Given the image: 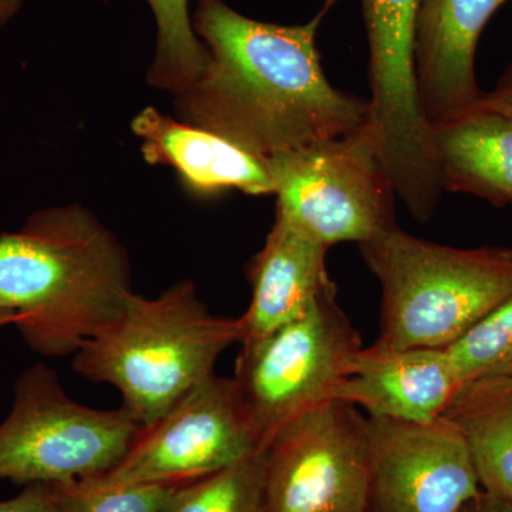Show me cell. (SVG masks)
<instances>
[{
	"instance_id": "52a82bcc",
	"label": "cell",
	"mask_w": 512,
	"mask_h": 512,
	"mask_svg": "<svg viewBox=\"0 0 512 512\" xmlns=\"http://www.w3.org/2000/svg\"><path fill=\"white\" fill-rule=\"evenodd\" d=\"M362 348L336 293L271 335L241 345L232 379L264 450L286 424L335 400Z\"/></svg>"
},
{
	"instance_id": "2e32d148",
	"label": "cell",
	"mask_w": 512,
	"mask_h": 512,
	"mask_svg": "<svg viewBox=\"0 0 512 512\" xmlns=\"http://www.w3.org/2000/svg\"><path fill=\"white\" fill-rule=\"evenodd\" d=\"M434 150L443 191L512 205V119L466 113L434 128Z\"/></svg>"
},
{
	"instance_id": "7a4b0ae2",
	"label": "cell",
	"mask_w": 512,
	"mask_h": 512,
	"mask_svg": "<svg viewBox=\"0 0 512 512\" xmlns=\"http://www.w3.org/2000/svg\"><path fill=\"white\" fill-rule=\"evenodd\" d=\"M131 293L126 249L80 205L36 212L0 234V308L39 355H74Z\"/></svg>"
},
{
	"instance_id": "ba28073f",
	"label": "cell",
	"mask_w": 512,
	"mask_h": 512,
	"mask_svg": "<svg viewBox=\"0 0 512 512\" xmlns=\"http://www.w3.org/2000/svg\"><path fill=\"white\" fill-rule=\"evenodd\" d=\"M336 0H326L332 8ZM420 0H362L369 40L370 123L396 195L407 210L440 200L434 134L417 89L414 40Z\"/></svg>"
},
{
	"instance_id": "cb8c5ba5",
	"label": "cell",
	"mask_w": 512,
	"mask_h": 512,
	"mask_svg": "<svg viewBox=\"0 0 512 512\" xmlns=\"http://www.w3.org/2000/svg\"><path fill=\"white\" fill-rule=\"evenodd\" d=\"M460 512H512V503L483 491L473 501L464 505Z\"/></svg>"
},
{
	"instance_id": "ffe728a7",
	"label": "cell",
	"mask_w": 512,
	"mask_h": 512,
	"mask_svg": "<svg viewBox=\"0 0 512 512\" xmlns=\"http://www.w3.org/2000/svg\"><path fill=\"white\" fill-rule=\"evenodd\" d=\"M47 485L53 512H161L181 484H120L100 476Z\"/></svg>"
},
{
	"instance_id": "5bb4252c",
	"label": "cell",
	"mask_w": 512,
	"mask_h": 512,
	"mask_svg": "<svg viewBox=\"0 0 512 512\" xmlns=\"http://www.w3.org/2000/svg\"><path fill=\"white\" fill-rule=\"evenodd\" d=\"M328 248L276 217L249 268L251 302L239 316V345L255 342L302 318L336 288L326 268Z\"/></svg>"
},
{
	"instance_id": "d6986e66",
	"label": "cell",
	"mask_w": 512,
	"mask_h": 512,
	"mask_svg": "<svg viewBox=\"0 0 512 512\" xmlns=\"http://www.w3.org/2000/svg\"><path fill=\"white\" fill-rule=\"evenodd\" d=\"M265 450L178 485L161 512H262Z\"/></svg>"
},
{
	"instance_id": "484cf974",
	"label": "cell",
	"mask_w": 512,
	"mask_h": 512,
	"mask_svg": "<svg viewBox=\"0 0 512 512\" xmlns=\"http://www.w3.org/2000/svg\"><path fill=\"white\" fill-rule=\"evenodd\" d=\"M8 325H13V315L9 311L0 308V329Z\"/></svg>"
},
{
	"instance_id": "277c9868",
	"label": "cell",
	"mask_w": 512,
	"mask_h": 512,
	"mask_svg": "<svg viewBox=\"0 0 512 512\" xmlns=\"http://www.w3.org/2000/svg\"><path fill=\"white\" fill-rule=\"evenodd\" d=\"M382 285V350L447 349L512 295V248H454L393 227L359 244Z\"/></svg>"
},
{
	"instance_id": "8fae6325",
	"label": "cell",
	"mask_w": 512,
	"mask_h": 512,
	"mask_svg": "<svg viewBox=\"0 0 512 512\" xmlns=\"http://www.w3.org/2000/svg\"><path fill=\"white\" fill-rule=\"evenodd\" d=\"M367 512H460L483 493L470 448L446 417L419 423L367 417Z\"/></svg>"
},
{
	"instance_id": "7c38bea8",
	"label": "cell",
	"mask_w": 512,
	"mask_h": 512,
	"mask_svg": "<svg viewBox=\"0 0 512 512\" xmlns=\"http://www.w3.org/2000/svg\"><path fill=\"white\" fill-rule=\"evenodd\" d=\"M508 0H420L414 63L421 110L431 130L456 119L483 90L476 76L481 33Z\"/></svg>"
},
{
	"instance_id": "8992f818",
	"label": "cell",
	"mask_w": 512,
	"mask_h": 512,
	"mask_svg": "<svg viewBox=\"0 0 512 512\" xmlns=\"http://www.w3.org/2000/svg\"><path fill=\"white\" fill-rule=\"evenodd\" d=\"M276 217L323 247L362 242L396 227L392 178L372 123L266 158Z\"/></svg>"
},
{
	"instance_id": "9c48e42d",
	"label": "cell",
	"mask_w": 512,
	"mask_h": 512,
	"mask_svg": "<svg viewBox=\"0 0 512 512\" xmlns=\"http://www.w3.org/2000/svg\"><path fill=\"white\" fill-rule=\"evenodd\" d=\"M367 417L330 400L286 424L265 448L262 512H367Z\"/></svg>"
},
{
	"instance_id": "9a60e30c",
	"label": "cell",
	"mask_w": 512,
	"mask_h": 512,
	"mask_svg": "<svg viewBox=\"0 0 512 512\" xmlns=\"http://www.w3.org/2000/svg\"><path fill=\"white\" fill-rule=\"evenodd\" d=\"M147 163L174 168L185 187L201 197L241 191L275 194L268 160L205 128L147 107L131 123Z\"/></svg>"
},
{
	"instance_id": "ac0fdd59",
	"label": "cell",
	"mask_w": 512,
	"mask_h": 512,
	"mask_svg": "<svg viewBox=\"0 0 512 512\" xmlns=\"http://www.w3.org/2000/svg\"><path fill=\"white\" fill-rule=\"evenodd\" d=\"M157 25L156 55L147 82L158 90L185 92L200 79L210 53L195 33L188 0H147Z\"/></svg>"
},
{
	"instance_id": "5b68a950",
	"label": "cell",
	"mask_w": 512,
	"mask_h": 512,
	"mask_svg": "<svg viewBox=\"0 0 512 512\" xmlns=\"http://www.w3.org/2000/svg\"><path fill=\"white\" fill-rule=\"evenodd\" d=\"M140 427L124 407L74 402L55 370L37 363L16 380L12 410L0 423V480L26 487L104 476Z\"/></svg>"
},
{
	"instance_id": "603a6c76",
	"label": "cell",
	"mask_w": 512,
	"mask_h": 512,
	"mask_svg": "<svg viewBox=\"0 0 512 512\" xmlns=\"http://www.w3.org/2000/svg\"><path fill=\"white\" fill-rule=\"evenodd\" d=\"M0 512H53L49 485H26L16 497L0 500Z\"/></svg>"
},
{
	"instance_id": "44dd1931",
	"label": "cell",
	"mask_w": 512,
	"mask_h": 512,
	"mask_svg": "<svg viewBox=\"0 0 512 512\" xmlns=\"http://www.w3.org/2000/svg\"><path fill=\"white\" fill-rule=\"evenodd\" d=\"M444 350L461 384L512 377V295Z\"/></svg>"
},
{
	"instance_id": "e0dca14e",
	"label": "cell",
	"mask_w": 512,
	"mask_h": 512,
	"mask_svg": "<svg viewBox=\"0 0 512 512\" xmlns=\"http://www.w3.org/2000/svg\"><path fill=\"white\" fill-rule=\"evenodd\" d=\"M443 416L463 434L483 491L512 503V377L461 384Z\"/></svg>"
},
{
	"instance_id": "4fadbf2b",
	"label": "cell",
	"mask_w": 512,
	"mask_h": 512,
	"mask_svg": "<svg viewBox=\"0 0 512 512\" xmlns=\"http://www.w3.org/2000/svg\"><path fill=\"white\" fill-rule=\"evenodd\" d=\"M461 386L444 349L382 350L353 357L335 400L365 410L370 419H440Z\"/></svg>"
},
{
	"instance_id": "6da1fadb",
	"label": "cell",
	"mask_w": 512,
	"mask_h": 512,
	"mask_svg": "<svg viewBox=\"0 0 512 512\" xmlns=\"http://www.w3.org/2000/svg\"><path fill=\"white\" fill-rule=\"evenodd\" d=\"M328 10L285 26L248 18L224 0H198L194 29L210 62L175 94L180 120L265 158L365 126L369 100L335 89L320 63L316 36Z\"/></svg>"
},
{
	"instance_id": "3957f363",
	"label": "cell",
	"mask_w": 512,
	"mask_h": 512,
	"mask_svg": "<svg viewBox=\"0 0 512 512\" xmlns=\"http://www.w3.org/2000/svg\"><path fill=\"white\" fill-rule=\"evenodd\" d=\"M241 340L238 318L212 315L190 281L157 298L131 293L111 322L73 355L77 375L116 387L123 406L148 426L214 376L222 353Z\"/></svg>"
},
{
	"instance_id": "d4e9b609",
	"label": "cell",
	"mask_w": 512,
	"mask_h": 512,
	"mask_svg": "<svg viewBox=\"0 0 512 512\" xmlns=\"http://www.w3.org/2000/svg\"><path fill=\"white\" fill-rule=\"evenodd\" d=\"M23 0H0V29L15 18L22 10Z\"/></svg>"
},
{
	"instance_id": "7402d4cb",
	"label": "cell",
	"mask_w": 512,
	"mask_h": 512,
	"mask_svg": "<svg viewBox=\"0 0 512 512\" xmlns=\"http://www.w3.org/2000/svg\"><path fill=\"white\" fill-rule=\"evenodd\" d=\"M466 113L500 114V116L510 117V119H512V66L508 67L507 72L501 76L494 90L483 93V96H481L476 103L471 104V106L461 114Z\"/></svg>"
},
{
	"instance_id": "30bf717a",
	"label": "cell",
	"mask_w": 512,
	"mask_h": 512,
	"mask_svg": "<svg viewBox=\"0 0 512 512\" xmlns=\"http://www.w3.org/2000/svg\"><path fill=\"white\" fill-rule=\"evenodd\" d=\"M261 450L234 379L214 375L141 426L126 456L103 477L120 484H184Z\"/></svg>"
}]
</instances>
